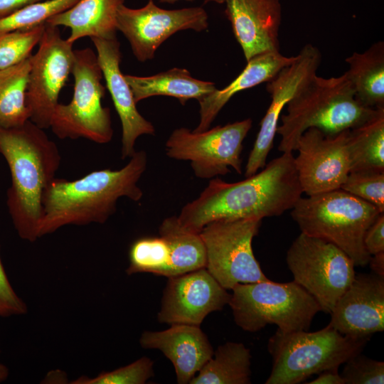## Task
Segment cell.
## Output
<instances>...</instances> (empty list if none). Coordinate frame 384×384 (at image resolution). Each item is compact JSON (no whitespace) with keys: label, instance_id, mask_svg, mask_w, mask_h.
Instances as JSON below:
<instances>
[{"label":"cell","instance_id":"d4e9b609","mask_svg":"<svg viewBox=\"0 0 384 384\" xmlns=\"http://www.w3.org/2000/svg\"><path fill=\"white\" fill-rule=\"evenodd\" d=\"M251 358L250 350L243 343L228 341L218 347L189 383H250Z\"/></svg>","mask_w":384,"mask_h":384},{"label":"cell","instance_id":"5bb4252c","mask_svg":"<svg viewBox=\"0 0 384 384\" xmlns=\"http://www.w3.org/2000/svg\"><path fill=\"white\" fill-rule=\"evenodd\" d=\"M349 132L347 129L331 135L311 127L300 137L294 165L306 196L341 188L350 172Z\"/></svg>","mask_w":384,"mask_h":384},{"label":"cell","instance_id":"6da1fadb","mask_svg":"<svg viewBox=\"0 0 384 384\" xmlns=\"http://www.w3.org/2000/svg\"><path fill=\"white\" fill-rule=\"evenodd\" d=\"M292 152H283L260 172L234 182L218 178L181 209L180 225L199 233L207 224L220 220L279 216L302 197Z\"/></svg>","mask_w":384,"mask_h":384},{"label":"cell","instance_id":"ba28073f","mask_svg":"<svg viewBox=\"0 0 384 384\" xmlns=\"http://www.w3.org/2000/svg\"><path fill=\"white\" fill-rule=\"evenodd\" d=\"M74 88L68 104L58 103L50 119V128L60 139L85 138L107 144L113 137L110 111L102 106L105 87L97 54L90 48L75 50L72 70Z\"/></svg>","mask_w":384,"mask_h":384},{"label":"cell","instance_id":"d6986e66","mask_svg":"<svg viewBox=\"0 0 384 384\" xmlns=\"http://www.w3.org/2000/svg\"><path fill=\"white\" fill-rule=\"evenodd\" d=\"M225 15L247 62L259 54L279 51L280 0H224Z\"/></svg>","mask_w":384,"mask_h":384},{"label":"cell","instance_id":"4dcf8cb0","mask_svg":"<svg viewBox=\"0 0 384 384\" xmlns=\"http://www.w3.org/2000/svg\"><path fill=\"white\" fill-rule=\"evenodd\" d=\"M46 24L0 35V70L14 66L31 57V51L42 38Z\"/></svg>","mask_w":384,"mask_h":384},{"label":"cell","instance_id":"484cf974","mask_svg":"<svg viewBox=\"0 0 384 384\" xmlns=\"http://www.w3.org/2000/svg\"><path fill=\"white\" fill-rule=\"evenodd\" d=\"M159 232L165 238L170 248L167 277L206 267V250L200 233L183 228L177 216L164 220Z\"/></svg>","mask_w":384,"mask_h":384},{"label":"cell","instance_id":"8992f818","mask_svg":"<svg viewBox=\"0 0 384 384\" xmlns=\"http://www.w3.org/2000/svg\"><path fill=\"white\" fill-rule=\"evenodd\" d=\"M370 338L343 335L328 324L314 331H277L269 338L271 373L265 384H298L324 370L338 369L361 353Z\"/></svg>","mask_w":384,"mask_h":384},{"label":"cell","instance_id":"d6a6232c","mask_svg":"<svg viewBox=\"0 0 384 384\" xmlns=\"http://www.w3.org/2000/svg\"><path fill=\"white\" fill-rule=\"evenodd\" d=\"M154 362L146 356L112 371L102 372L95 378L82 375L72 384H144L154 376Z\"/></svg>","mask_w":384,"mask_h":384},{"label":"cell","instance_id":"7402d4cb","mask_svg":"<svg viewBox=\"0 0 384 384\" xmlns=\"http://www.w3.org/2000/svg\"><path fill=\"white\" fill-rule=\"evenodd\" d=\"M124 0H78L69 9L51 16L46 23L70 30L67 41L116 38L117 15Z\"/></svg>","mask_w":384,"mask_h":384},{"label":"cell","instance_id":"ac0fdd59","mask_svg":"<svg viewBox=\"0 0 384 384\" xmlns=\"http://www.w3.org/2000/svg\"><path fill=\"white\" fill-rule=\"evenodd\" d=\"M95 47L97 60L122 124V159L135 153L134 146L139 137L154 135V125L137 110L133 93L120 70L122 53L117 38H91Z\"/></svg>","mask_w":384,"mask_h":384},{"label":"cell","instance_id":"603a6c76","mask_svg":"<svg viewBox=\"0 0 384 384\" xmlns=\"http://www.w3.org/2000/svg\"><path fill=\"white\" fill-rule=\"evenodd\" d=\"M124 78L136 103L152 96L164 95L174 97L184 105L188 100L199 101L216 89L214 82L196 79L185 68H174L147 77L124 75Z\"/></svg>","mask_w":384,"mask_h":384},{"label":"cell","instance_id":"30bf717a","mask_svg":"<svg viewBox=\"0 0 384 384\" xmlns=\"http://www.w3.org/2000/svg\"><path fill=\"white\" fill-rule=\"evenodd\" d=\"M262 219L220 220L207 224L200 235L206 250V270L225 289L239 283L267 281L252 247Z\"/></svg>","mask_w":384,"mask_h":384},{"label":"cell","instance_id":"9c48e42d","mask_svg":"<svg viewBox=\"0 0 384 384\" xmlns=\"http://www.w3.org/2000/svg\"><path fill=\"white\" fill-rule=\"evenodd\" d=\"M286 262L294 281L329 314L356 275L353 262L343 250L302 233L288 249Z\"/></svg>","mask_w":384,"mask_h":384},{"label":"cell","instance_id":"9a60e30c","mask_svg":"<svg viewBox=\"0 0 384 384\" xmlns=\"http://www.w3.org/2000/svg\"><path fill=\"white\" fill-rule=\"evenodd\" d=\"M321 61V54L319 48L306 44L290 65L283 68L267 82L266 87L270 94L271 102L260 122L259 132L248 156L245 177L256 174L265 166L283 109L316 75Z\"/></svg>","mask_w":384,"mask_h":384},{"label":"cell","instance_id":"f546056e","mask_svg":"<svg viewBox=\"0 0 384 384\" xmlns=\"http://www.w3.org/2000/svg\"><path fill=\"white\" fill-rule=\"evenodd\" d=\"M78 1L46 0L26 6L0 18V35L46 24L51 16L69 9Z\"/></svg>","mask_w":384,"mask_h":384},{"label":"cell","instance_id":"e0dca14e","mask_svg":"<svg viewBox=\"0 0 384 384\" xmlns=\"http://www.w3.org/2000/svg\"><path fill=\"white\" fill-rule=\"evenodd\" d=\"M329 324L343 335L370 338L384 330V277L359 273L338 299Z\"/></svg>","mask_w":384,"mask_h":384},{"label":"cell","instance_id":"8fae6325","mask_svg":"<svg viewBox=\"0 0 384 384\" xmlns=\"http://www.w3.org/2000/svg\"><path fill=\"white\" fill-rule=\"evenodd\" d=\"M252 124L247 118L199 132L177 128L166 142V154L171 159L189 161L200 178L226 175L230 168L240 174L242 143Z\"/></svg>","mask_w":384,"mask_h":384},{"label":"cell","instance_id":"5b68a950","mask_svg":"<svg viewBox=\"0 0 384 384\" xmlns=\"http://www.w3.org/2000/svg\"><path fill=\"white\" fill-rule=\"evenodd\" d=\"M381 213L341 188L301 197L291 209L301 233L335 245L361 267L367 265L371 256L365 248V234Z\"/></svg>","mask_w":384,"mask_h":384},{"label":"cell","instance_id":"83f0119b","mask_svg":"<svg viewBox=\"0 0 384 384\" xmlns=\"http://www.w3.org/2000/svg\"><path fill=\"white\" fill-rule=\"evenodd\" d=\"M30 58L14 66L0 70L1 128L16 127L29 120L26 93Z\"/></svg>","mask_w":384,"mask_h":384},{"label":"cell","instance_id":"cb8c5ba5","mask_svg":"<svg viewBox=\"0 0 384 384\" xmlns=\"http://www.w3.org/2000/svg\"><path fill=\"white\" fill-rule=\"evenodd\" d=\"M345 60L349 68L344 74L357 100L369 108H384V43H374Z\"/></svg>","mask_w":384,"mask_h":384},{"label":"cell","instance_id":"7c38bea8","mask_svg":"<svg viewBox=\"0 0 384 384\" xmlns=\"http://www.w3.org/2000/svg\"><path fill=\"white\" fill-rule=\"evenodd\" d=\"M73 43L64 39L58 26L46 23L37 52L30 58L26 103L32 122L50 128L61 90L72 73Z\"/></svg>","mask_w":384,"mask_h":384},{"label":"cell","instance_id":"4316f807","mask_svg":"<svg viewBox=\"0 0 384 384\" xmlns=\"http://www.w3.org/2000/svg\"><path fill=\"white\" fill-rule=\"evenodd\" d=\"M350 172H384V108L372 119L350 129Z\"/></svg>","mask_w":384,"mask_h":384},{"label":"cell","instance_id":"3957f363","mask_svg":"<svg viewBox=\"0 0 384 384\" xmlns=\"http://www.w3.org/2000/svg\"><path fill=\"white\" fill-rule=\"evenodd\" d=\"M0 154L11 176L6 205L18 236L38 238L43 193L55 178L61 156L56 144L31 120L9 129L0 127Z\"/></svg>","mask_w":384,"mask_h":384},{"label":"cell","instance_id":"4fadbf2b","mask_svg":"<svg viewBox=\"0 0 384 384\" xmlns=\"http://www.w3.org/2000/svg\"><path fill=\"white\" fill-rule=\"evenodd\" d=\"M208 26V14L202 7L167 10L153 0L139 9L123 4L117 15V31L127 39L140 62L153 59L160 45L175 33L186 29L199 32Z\"/></svg>","mask_w":384,"mask_h":384},{"label":"cell","instance_id":"52a82bcc","mask_svg":"<svg viewBox=\"0 0 384 384\" xmlns=\"http://www.w3.org/2000/svg\"><path fill=\"white\" fill-rule=\"evenodd\" d=\"M231 290L228 304L234 321L248 332L258 331L268 324L276 325L284 333L307 331L321 311L316 300L294 280L239 283Z\"/></svg>","mask_w":384,"mask_h":384},{"label":"cell","instance_id":"2e32d148","mask_svg":"<svg viewBox=\"0 0 384 384\" xmlns=\"http://www.w3.org/2000/svg\"><path fill=\"white\" fill-rule=\"evenodd\" d=\"M229 294L206 268L169 277L157 319L168 324L198 326L208 314L223 309Z\"/></svg>","mask_w":384,"mask_h":384},{"label":"cell","instance_id":"74e56055","mask_svg":"<svg viewBox=\"0 0 384 384\" xmlns=\"http://www.w3.org/2000/svg\"><path fill=\"white\" fill-rule=\"evenodd\" d=\"M338 369L324 370L318 374V376L308 384H344L343 380L338 373Z\"/></svg>","mask_w":384,"mask_h":384},{"label":"cell","instance_id":"f35d334b","mask_svg":"<svg viewBox=\"0 0 384 384\" xmlns=\"http://www.w3.org/2000/svg\"><path fill=\"white\" fill-rule=\"evenodd\" d=\"M368 265L373 273L384 277V252L371 255Z\"/></svg>","mask_w":384,"mask_h":384},{"label":"cell","instance_id":"1f68e13d","mask_svg":"<svg viewBox=\"0 0 384 384\" xmlns=\"http://www.w3.org/2000/svg\"><path fill=\"white\" fill-rule=\"evenodd\" d=\"M341 188L370 203L380 213H384V172L351 171Z\"/></svg>","mask_w":384,"mask_h":384},{"label":"cell","instance_id":"8d00e7d4","mask_svg":"<svg viewBox=\"0 0 384 384\" xmlns=\"http://www.w3.org/2000/svg\"><path fill=\"white\" fill-rule=\"evenodd\" d=\"M46 0H0V18L33 4Z\"/></svg>","mask_w":384,"mask_h":384},{"label":"cell","instance_id":"60d3db41","mask_svg":"<svg viewBox=\"0 0 384 384\" xmlns=\"http://www.w3.org/2000/svg\"><path fill=\"white\" fill-rule=\"evenodd\" d=\"M161 2H165V3H169V4H173L178 0H159ZM188 1H191V0H188ZM218 3H223L224 2V0H213Z\"/></svg>","mask_w":384,"mask_h":384},{"label":"cell","instance_id":"d590c367","mask_svg":"<svg viewBox=\"0 0 384 384\" xmlns=\"http://www.w3.org/2000/svg\"><path fill=\"white\" fill-rule=\"evenodd\" d=\"M363 242L370 255L384 252V213L380 214L368 228Z\"/></svg>","mask_w":384,"mask_h":384},{"label":"cell","instance_id":"836d02e7","mask_svg":"<svg viewBox=\"0 0 384 384\" xmlns=\"http://www.w3.org/2000/svg\"><path fill=\"white\" fill-rule=\"evenodd\" d=\"M341 375L344 384H383L384 363L361 353L344 363Z\"/></svg>","mask_w":384,"mask_h":384},{"label":"cell","instance_id":"44dd1931","mask_svg":"<svg viewBox=\"0 0 384 384\" xmlns=\"http://www.w3.org/2000/svg\"><path fill=\"white\" fill-rule=\"evenodd\" d=\"M296 56L287 57L279 51L266 52L252 58L245 68L230 84L199 100L200 122L193 132L209 129L218 112L236 93L272 79L283 68L290 65Z\"/></svg>","mask_w":384,"mask_h":384},{"label":"cell","instance_id":"e575fe53","mask_svg":"<svg viewBox=\"0 0 384 384\" xmlns=\"http://www.w3.org/2000/svg\"><path fill=\"white\" fill-rule=\"evenodd\" d=\"M28 307L11 286L0 255V318L26 314Z\"/></svg>","mask_w":384,"mask_h":384},{"label":"cell","instance_id":"f1b7e54d","mask_svg":"<svg viewBox=\"0 0 384 384\" xmlns=\"http://www.w3.org/2000/svg\"><path fill=\"white\" fill-rule=\"evenodd\" d=\"M170 258L169 245L164 237H144L135 240L129 251L127 274L152 273L166 277Z\"/></svg>","mask_w":384,"mask_h":384},{"label":"cell","instance_id":"277c9868","mask_svg":"<svg viewBox=\"0 0 384 384\" xmlns=\"http://www.w3.org/2000/svg\"><path fill=\"white\" fill-rule=\"evenodd\" d=\"M363 105L355 97L346 75L324 78L316 75L287 105L281 114L277 134L281 137L278 150L295 151L299 139L314 127L327 134H336L358 127L380 110Z\"/></svg>","mask_w":384,"mask_h":384},{"label":"cell","instance_id":"ab89813d","mask_svg":"<svg viewBox=\"0 0 384 384\" xmlns=\"http://www.w3.org/2000/svg\"><path fill=\"white\" fill-rule=\"evenodd\" d=\"M9 374V368L5 365L0 363V383L5 381L8 378Z\"/></svg>","mask_w":384,"mask_h":384},{"label":"cell","instance_id":"7a4b0ae2","mask_svg":"<svg viewBox=\"0 0 384 384\" xmlns=\"http://www.w3.org/2000/svg\"><path fill=\"white\" fill-rule=\"evenodd\" d=\"M146 166V153L138 151L120 169L96 170L75 180L55 178L43 195L39 238L65 225L105 223L116 212L119 198L141 200L138 182Z\"/></svg>","mask_w":384,"mask_h":384},{"label":"cell","instance_id":"ffe728a7","mask_svg":"<svg viewBox=\"0 0 384 384\" xmlns=\"http://www.w3.org/2000/svg\"><path fill=\"white\" fill-rule=\"evenodd\" d=\"M144 348L158 349L172 363L178 384H188L213 356V348L200 326L171 324L160 331H144L139 338Z\"/></svg>","mask_w":384,"mask_h":384}]
</instances>
